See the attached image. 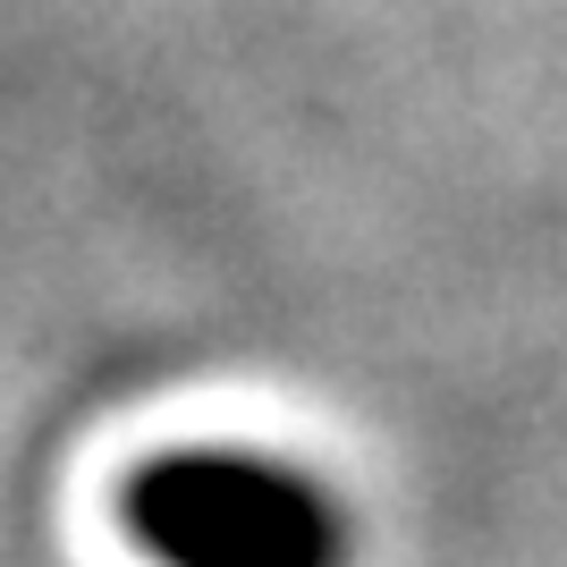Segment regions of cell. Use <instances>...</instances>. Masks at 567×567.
<instances>
[{"label":"cell","instance_id":"1","mask_svg":"<svg viewBox=\"0 0 567 567\" xmlns=\"http://www.w3.org/2000/svg\"><path fill=\"white\" fill-rule=\"evenodd\" d=\"M127 525L162 567H331L339 517L306 474L246 450H178L127 483Z\"/></svg>","mask_w":567,"mask_h":567}]
</instances>
